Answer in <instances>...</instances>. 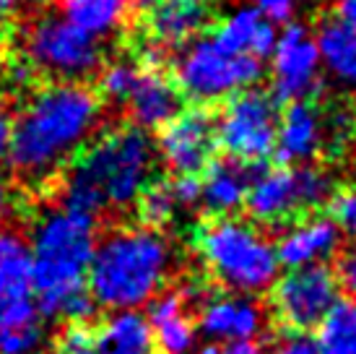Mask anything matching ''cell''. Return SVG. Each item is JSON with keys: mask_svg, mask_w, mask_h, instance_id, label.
Instances as JSON below:
<instances>
[{"mask_svg": "<svg viewBox=\"0 0 356 354\" xmlns=\"http://www.w3.org/2000/svg\"><path fill=\"white\" fill-rule=\"evenodd\" d=\"M10 206H13V198H10V187L6 180H0V226L6 224V219L10 214Z\"/></svg>", "mask_w": 356, "mask_h": 354, "instance_id": "8d00e7d4", "label": "cell"}, {"mask_svg": "<svg viewBox=\"0 0 356 354\" xmlns=\"http://www.w3.org/2000/svg\"><path fill=\"white\" fill-rule=\"evenodd\" d=\"M278 120V102L270 91L245 88L227 99L216 118L218 146L227 148L229 159L263 167V162L276 154Z\"/></svg>", "mask_w": 356, "mask_h": 354, "instance_id": "9c48e42d", "label": "cell"}, {"mask_svg": "<svg viewBox=\"0 0 356 354\" xmlns=\"http://www.w3.org/2000/svg\"><path fill=\"white\" fill-rule=\"evenodd\" d=\"M338 292L341 284L336 271L327 263H315L294 268L284 279H278L270 295V305L284 328L309 334L338 302Z\"/></svg>", "mask_w": 356, "mask_h": 354, "instance_id": "30bf717a", "label": "cell"}, {"mask_svg": "<svg viewBox=\"0 0 356 354\" xmlns=\"http://www.w3.org/2000/svg\"><path fill=\"white\" fill-rule=\"evenodd\" d=\"M263 76V60L237 55L218 45L211 34L198 37L179 52L175 63V84L182 97H190L198 105L221 102L252 88Z\"/></svg>", "mask_w": 356, "mask_h": 354, "instance_id": "52a82bcc", "label": "cell"}, {"mask_svg": "<svg viewBox=\"0 0 356 354\" xmlns=\"http://www.w3.org/2000/svg\"><path fill=\"white\" fill-rule=\"evenodd\" d=\"M172 268V245L149 226H115L97 240L86 286L97 307L136 310L161 295Z\"/></svg>", "mask_w": 356, "mask_h": 354, "instance_id": "277c9868", "label": "cell"}, {"mask_svg": "<svg viewBox=\"0 0 356 354\" xmlns=\"http://www.w3.org/2000/svg\"><path fill=\"white\" fill-rule=\"evenodd\" d=\"M266 323L263 307L242 295H213L198 307V325L208 339L252 341Z\"/></svg>", "mask_w": 356, "mask_h": 354, "instance_id": "e0dca14e", "label": "cell"}, {"mask_svg": "<svg viewBox=\"0 0 356 354\" xmlns=\"http://www.w3.org/2000/svg\"><path fill=\"white\" fill-rule=\"evenodd\" d=\"M317 354H356V300H338L317 325Z\"/></svg>", "mask_w": 356, "mask_h": 354, "instance_id": "d4e9b609", "label": "cell"}, {"mask_svg": "<svg viewBox=\"0 0 356 354\" xmlns=\"http://www.w3.org/2000/svg\"><path fill=\"white\" fill-rule=\"evenodd\" d=\"M333 193V180L315 164H278L257 172L245 198V208L255 224L289 226L312 217Z\"/></svg>", "mask_w": 356, "mask_h": 354, "instance_id": "8992f818", "label": "cell"}, {"mask_svg": "<svg viewBox=\"0 0 356 354\" xmlns=\"http://www.w3.org/2000/svg\"><path fill=\"white\" fill-rule=\"evenodd\" d=\"M257 13H263L270 24H284L294 16L299 0H250Z\"/></svg>", "mask_w": 356, "mask_h": 354, "instance_id": "1f68e13d", "label": "cell"}, {"mask_svg": "<svg viewBox=\"0 0 356 354\" xmlns=\"http://www.w3.org/2000/svg\"><path fill=\"white\" fill-rule=\"evenodd\" d=\"M156 3H159V0H133V6H136V8H140V10H151Z\"/></svg>", "mask_w": 356, "mask_h": 354, "instance_id": "f35d334b", "label": "cell"}, {"mask_svg": "<svg viewBox=\"0 0 356 354\" xmlns=\"http://www.w3.org/2000/svg\"><path fill=\"white\" fill-rule=\"evenodd\" d=\"M327 148L325 112L312 99L291 102L281 112L276 138V159L281 164H309V159Z\"/></svg>", "mask_w": 356, "mask_h": 354, "instance_id": "9a60e30c", "label": "cell"}, {"mask_svg": "<svg viewBox=\"0 0 356 354\" xmlns=\"http://www.w3.org/2000/svg\"><path fill=\"white\" fill-rule=\"evenodd\" d=\"M182 91L164 70H140L125 105L133 125L146 133L156 128L161 130L169 120L177 118L182 112Z\"/></svg>", "mask_w": 356, "mask_h": 354, "instance_id": "ac0fdd59", "label": "cell"}, {"mask_svg": "<svg viewBox=\"0 0 356 354\" xmlns=\"http://www.w3.org/2000/svg\"><path fill=\"white\" fill-rule=\"evenodd\" d=\"M211 37L237 55L266 60L276 47L278 31L276 24H270L252 6H239L218 21L211 31Z\"/></svg>", "mask_w": 356, "mask_h": 354, "instance_id": "ffe728a7", "label": "cell"}, {"mask_svg": "<svg viewBox=\"0 0 356 354\" xmlns=\"http://www.w3.org/2000/svg\"><path fill=\"white\" fill-rule=\"evenodd\" d=\"M102 105L99 94L86 84L52 81L37 88L10 128L13 172L31 185H50L97 133Z\"/></svg>", "mask_w": 356, "mask_h": 354, "instance_id": "6da1fadb", "label": "cell"}, {"mask_svg": "<svg viewBox=\"0 0 356 354\" xmlns=\"http://www.w3.org/2000/svg\"><path fill=\"white\" fill-rule=\"evenodd\" d=\"M172 193L177 198L179 211H190L200 203V180L198 177H175Z\"/></svg>", "mask_w": 356, "mask_h": 354, "instance_id": "4dcf8cb0", "label": "cell"}, {"mask_svg": "<svg viewBox=\"0 0 356 354\" xmlns=\"http://www.w3.org/2000/svg\"><path fill=\"white\" fill-rule=\"evenodd\" d=\"M216 354H268V352L257 341H227L224 346L218 344Z\"/></svg>", "mask_w": 356, "mask_h": 354, "instance_id": "836d02e7", "label": "cell"}, {"mask_svg": "<svg viewBox=\"0 0 356 354\" xmlns=\"http://www.w3.org/2000/svg\"><path fill=\"white\" fill-rule=\"evenodd\" d=\"M149 321L159 354H190L195 346V323L177 289H167L149 302Z\"/></svg>", "mask_w": 356, "mask_h": 354, "instance_id": "44dd1931", "label": "cell"}, {"mask_svg": "<svg viewBox=\"0 0 356 354\" xmlns=\"http://www.w3.org/2000/svg\"><path fill=\"white\" fill-rule=\"evenodd\" d=\"M273 354H317L315 336H309L307 331L284 328L273 339Z\"/></svg>", "mask_w": 356, "mask_h": 354, "instance_id": "f546056e", "label": "cell"}, {"mask_svg": "<svg viewBox=\"0 0 356 354\" xmlns=\"http://www.w3.org/2000/svg\"><path fill=\"white\" fill-rule=\"evenodd\" d=\"M97 247V219L65 206L47 208L31 232V292L44 318L86 325L97 302L86 286Z\"/></svg>", "mask_w": 356, "mask_h": 354, "instance_id": "7a4b0ae2", "label": "cell"}, {"mask_svg": "<svg viewBox=\"0 0 356 354\" xmlns=\"http://www.w3.org/2000/svg\"><path fill=\"white\" fill-rule=\"evenodd\" d=\"M97 354H159L154 331L138 310H118L94 334Z\"/></svg>", "mask_w": 356, "mask_h": 354, "instance_id": "7402d4cb", "label": "cell"}, {"mask_svg": "<svg viewBox=\"0 0 356 354\" xmlns=\"http://www.w3.org/2000/svg\"><path fill=\"white\" fill-rule=\"evenodd\" d=\"M273 88L270 94L276 102H305L312 99L320 88V52L315 45V34L305 24H286L278 34L273 47Z\"/></svg>", "mask_w": 356, "mask_h": 354, "instance_id": "7c38bea8", "label": "cell"}, {"mask_svg": "<svg viewBox=\"0 0 356 354\" xmlns=\"http://www.w3.org/2000/svg\"><path fill=\"white\" fill-rule=\"evenodd\" d=\"M55 354H97L89 325H65L55 341Z\"/></svg>", "mask_w": 356, "mask_h": 354, "instance_id": "f1b7e54d", "label": "cell"}, {"mask_svg": "<svg viewBox=\"0 0 356 354\" xmlns=\"http://www.w3.org/2000/svg\"><path fill=\"white\" fill-rule=\"evenodd\" d=\"M213 0H159L149 10L146 37L161 49L188 47L213 24Z\"/></svg>", "mask_w": 356, "mask_h": 354, "instance_id": "5bb4252c", "label": "cell"}, {"mask_svg": "<svg viewBox=\"0 0 356 354\" xmlns=\"http://www.w3.org/2000/svg\"><path fill=\"white\" fill-rule=\"evenodd\" d=\"M193 247L213 282L234 295H263L278 274L276 247L245 219H206L193 232Z\"/></svg>", "mask_w": 356, "mask_h": 354, "instance_id": "5b68a950", "label": "cell"}, {"mask_svg": "<svg viewBox=\"0 0 356 354\" xmlns=\"http://www.w3.org/2000/svg\"><path fill=\"white\" fill-rule=\"evenodd\" d=\"M60 19L94 40L109 37L128 24L133 0H58Z\"/></svg>", "mask_w": 356, "mask_h": 354, "instance_id": "603a6c76", "label": "cell"}, {"mask_svg": "<svg viewBox=\"0 0 356 354\" xmlns=\"http://www.w3.org/2000/svg\"><path fill=\"white\" fill-rule=\"evenodd\" d=\"M136 214L140 226H149L156 232L172 224L179 214L177 198L172 193V180H151L136 201Z\"/></svg>", "mask_w": 356, "mask_h": 354, "instance_id": "484cf974", "label": "cell"}, {"mask_svg": "<svg viewBox=\"0 0 356 354\" xmlns=\"http://www.w3.org/2000/svg\"><path fill=\"white\" fill-rule=\"evenodd\" d=\"M336 19L343 21L351 31H356V0H338Z\"/></svg>", "mask_w": 356, "mask_h": 354, "instance_id": "d590c367", "label": "cell"}, {"mask_svg": "<svg viewBox=\"0 0 356 354\" xmlns=\"http://www.w3.org/2000/svg\"><path fill=\"white\" fill-rule=\"evenodd\" d=\"M273 247L278 266H286L289 271L323 263L325 258L336 256L341 247V226L330 217L312 214L289 224Z\"/></svg>", "mask_w": 356, "mask_h": 354, "instance_id": "2e32d148", "label": "cell"}, {"mask_svg": "<svg viewBox=\"0 0 356 354\" xmlns=\"http://www.w3.org/2000/svg\"><path fill=\"white\" fill-rule=\"evenodd\" d=\"M336 276H338V284L343 286L348 295L356 300V245L341 256Z\"/></svg>", "mask_w": 356, "mask_h": 354, "instance_id": "d6a6232c", "label": "cell"}, {"mask_svg": "<svg viewBox=\"0 0 356 354\" xmlns=\"http://www.w3.org/2000/svg\"><path fill=\"white\" fill-rule=\"evenodd\" d=\"M263 167L242 164L237 159H213L203 169L200 180V203L208 219L232 217L239 206H245L248 190Z\"/></svg>", "mask_w": 356, "mask_h": 354, "instance_id": "d6986e66", "label": "cell"}, {"mask_svg": "<svg viewBox=\"0 0 356 354\" xmlns=\"http://www.w3.org/2000/svg\"><path fill=\"white\" fill-rule=\"evenodd\" d=\"M29 3H47V0H29Z\"/></svg>", "mask_w": 356, "mask_h": 354, "instance_id": "ab89813d", "label": "cell"}, {"mask_svg": "<svg viewBox=\"0 0 356 354\" xmlns=\"http://www.w3.org/2000/svg\"><path fill=\"white\" fill-rule=\"evenodd\" d=\"M42 344V331L37 323L0 328V354H34Z\"/></svg>", "mask_w": 356, "mask_h": 354, "instance_id": "83f0119b", "label": "cell"}, {"mask_svg": "<svg viewBox=\"0 0 356 354\" xmlns=\"http://www.w3.org/2000/svg\"><path fill=\"white\" fill-rule=\"evenodd\" d=\"M37 315L29 243L16 232H0V328L31 325Z\"/></svg>", "mask_w": 356, "mask_h": 354, "instance_id": "4fadbf2b", "label": "cell"}, {"mask_svg": "<svg viewBox=\"0 0 356 354\" xmlns=\"http://www.w3.org/2000/svg\"><path fill=\"white\" fill-rule=\"evenodd\" d=\"M10 128H13V120L6 109L0 107V162L8 159V146H10Z\"/></svg>", "mask_w": 356, "mask_h": 354, "instance_id": "e575fe53", "label": "cell"}, {"mask_svg": "<svg viewBox=\"0 0 356 354\" xmlns=\"http://www.w3.org/2000/svg\"><path fill=\"white\" fill-rule=\"evenodd\" d=\"M140 68L133 60H112L99 70V99L112 105H125L138 81Z\"/></svg>", "mask_w": 356, "mask_h": 354, "instance_id": "4316f807", "label": "cell"}, {"mask_svg": "<svg viewBox=\"0 0 356 354\" xmlns=\"http://www.w3.org/2000/svg\"><path fill=\"white\" fill-rule=\"evenodd\" d=\"M315 45L320 52V66L343 84H356V31H351L336 16L323 19L317 26Z\"/></svg>", "mask_w": 356, "mask_h": 354, "instance_id": "cb8c5ba5", "label": "cell"}, {"mask_svg": "<svg viewBox=\"0 0 356 354\" xmlns=\"http://www.w3.org/2000/svg\"><path fill=\"white\" fill-rule=\"evenodd\" d=\"M156 151L136 125H118L81 148L60 175V206L99 219L104 208L136 206L154 177Z\"/></svg>", "mask_w": 356, "mask_h": 354, "instance_id": "3957f363", "label": "cell"}, {"mask_svg": "<svg viewBox=\"0 0 356 354\" xmlns=\"http://www.w3.org/2000/svg\"><path fill=\"white\" fill-rule=\"evenodd\" d=\"M218 148L216 115L206 105L182 109L159 130V157L177 177H198Z\"/></svg>", "mask_w": 356, "mask_h": 354, "instance_id": "8fae6325", "label": "cell"}, {"mask_svg": "<svg viewBox=\"0 0 356 354\" xmlns=\"http://www.w3.org/2000/svg\"><path fill=\"white\" fill-rule=\"evenodd\" d=\"M21 55L34 73L52 81L81 84L102 70V45L60 16H40L24 31Z\"/></svg>", "mask_w": 356, "mask_h": 354, "instance_id": "ba28073f", "label": "cell"}, {"mask_svg": "<svg viewBox=\"0 0 356 354\" xmlns=\"http://www.w3.org/2000/svg\"><path fill=\"white\" fill-rule=\"evenodd\" d=\"M21 0H0V24H6L16 16V10H19Z\"/></svg>", "mask_w": 356, "mask_h": 354, "instance_id": "74e56055", "label": "cell"}]
</instances>
